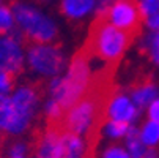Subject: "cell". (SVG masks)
<instances>
[{"instance_id": "obj_1", "label": "cell", "mask_w": 159, "mask_h": 158, "mask_svg": "<svg viewBox=\"0 0 159 158\" xmlns=\"http://www.w3.org/2000/svg\"><path fill=\"white\" fill-rule=\"evenodd\" d=\"M134 41L135 40L126 32L110 24L104 14H96L90 26L84 48L102 62L120 63L121 55Z\"/></svg>"}, {"instance_id": "obj_6", "label": "cell", "mask_w": 159, "mask_h": 158, "mask_svg": "<svg viewBox=\"0 0 159 158\" xmlns=\"http://www.w3.org/2000/svg\"><path fill=\"white\" fill-rule=\"evenodd\" d=\"M157 95V89L153 84L151 78L145 73L137 74L131 82V97L134 101V106L137 109H142L147 106V103L153 101Z\"/></svg>"}, {"instance_id": "obj_3", "label": "cell", "mask_w": 159, "mask_h": 158, "mask_svg": "<svg viewBox=\"0 0 159 158\" xmlns=\"http://www.w3.org/2000/svg\"><path fill=\"white\" fill-rule=\"evenodd\" d=\"M104 16L110 24L121 29L134 40L140 36L143 17L140 13L139 0H115Z\"/></svg>"}, {"instance_id": "obj_2", "label": "cell", "mask_w": 159, "mask_h": 158, "mask_svg": "<svg viewBox=\"0 0 159 158\" xmlns=\"http://www.w3.org/2000/svg\"><path fill=\"white\" fill-rule=\"evenodd\" d=\"M10 7L14 14V22L20 30L19 44L29 49L38 44L57 43V27L49 17L41 14L35 7L19 0H14Z\"/></svg>"}, {"instance_id": "obj_10", "label": "cell", "mask_w": 159, "mask_h": 158, "mask_svg": "<svg viewBox=\"0 0 159 158\" xmlns=\"http://www.w3.org/2000/svg\"><path fill=\"white\" fill-rule=\"evenodd\" d=\"M140 52L147 55L150 60H153L156 65H159V30H156L154 33H150L143 40Z\"/></svg>"}, {"instance_id": "obj_11", "label": "cell", "mask_w": 159, "mask_h": 158, "mask_svg": "<svg viewBox=\"0 0 159 158\" xmlns=\"http://www.w3.org/2000/svg\"><path fill=\"white\" fill-rule=\"evenodd\" d=\"M14 27V14L10 5H3L0 2V36L7 35Z\"/></svg>"}, {"instance_id": "obj_16", "label": "cell", "mask_w": 159, "mask_h": 158, "mask_svg": "<svg viewBox=\"0 0 159 158\" xmlns=\"http://www.w3.org/2000/svg\"><path fill=\"white\" fill-rule=\"evenodd\" d=\"M145 22H147V27L150 30H154V32L159 30V10L151 13V14H148L145 17Z\"/></svg>"}, {"instance_id": "obj_8", "label": "cell", "mask_w": 159, "mask_h": 158, "mask_svg": "<svg viewBox=\"0 0 159 158\" xmlns=\"http://www.w3.org/2000/svg\"><path fill=\"white\" fill-rule=\"evenodd\" d=\"M96 5V0H61L60 13L68 19H79L90 13Z\"/></svg>"}, {"instance_id": "obj_19", "label": "cell", "mask_w": 159, "mask_h": 158, "mask_svg": "<svg viewBox=\"0 0 159 158\" xmlns=\"http://www.w3.org/2000/svg\"><path fill=\"white\" fill-rule=\"evenodd\" d=\"M139 2H157V0H139Z\"/></svg>"}, {"instance_id": "obj_20", "label": "cell", "mask_w": 159, "mask_h": 158, "mask_svg": "<svg viewBox=\"0 0 159 158\" xmlns=\"http://www.w3.org/2000/svg\"><path fill=\"white\" fill-rule=\"evenodd\" d=\"M41 2H49V0H41Z\"/></svg>"}, {"instance_id": "obj_17", "label": "cell", "mask_w": 159, "mask_h": 158, "mask_svg": "<svg viewBox=\"0 0 159 158\" xmlns=\"http://www.w3.org/2000/svg\"><path fill=\"white\" fill-rule=\"evenodd\" d=\"M148 119L154 120V122H159V98L151 101L150 109H148Z\"/></svg>"}, {"instance_id": "obj_12", "label": "cell", "mask_w": 159, "mask_h": 158, "mask_svg": "<svg viewBox=\"0 0 159 158\" xmlns=\"http://www.w3.org/2000/svg\"><path fill=\"white\" fill-rule=\"evenodd\" d=\"M142 141L143 144L147 146H154L159 142V122H154V120H150L148 123H145L142 133Z\"/></svg>"}, {"instance_id": "obj_14", "label": "cell", "mask_w": 159, "mask_h": 158, "mask_svg": "<svg viewBox=\"0 0 159 158\" xmlns=\"http://www.w3.org/2000/svg\"><path fill=\"white\" fill-rule=\"evenodd\" d=\"M129 130V122H121V120H110L107 125V133L112 138H121Z\"/></svg>"}, {"instance_id": "obj_7", "label": "cell", "mask_w": 159, "mask_h": 158, "mask_svg": "<svg viewBox=\"0 0 159 158\" xmlns=\"http://www.w3.org/2000/svg\"><path fill=\"white\" fill-rule=\"evenodd\" d=\"M137 116V108H135L131 100L120 92L115 93L109 106V120H121V122H131Z\"/></svg>"}, {"instance_id": "obj_18", "label": "cell", "mask_w": 159, "mask_h": 158, "mask_svg": "<svg viewBox=\"0 0 159 158\" xmlns=\"http://www.w3.org/2000/svg\"><path fill=\"white\" fill-rule=\"evenodd\" d=\"M143 158H156V152H154L153 149H150V150H147V152H145Z\"/></svg>"}, {"instance_id": "obj_4", "label": "cell", "mask_w": 159, "mask_h": 158, "mask_svg": "<svg viewBox=\"0 0 159 158\" xmlns=\"http://www.w3.org/2000/svg\"><path fill=\"white\" fill-rule=\"evenodd\" d=\"M61 44H38L29 48V63L35 71L44 74H58L63 68Z\"/></svg>"}, {"instance_id": "obj_13", "label": "cell", "mask_w": 159, "mask_h": 158, "mask_svg": "<svg viewBox=\"0 0 159 158\" xmlns=\"http://www.w3.org/2000/svg\"><path fill=\"white\" fill-rule=\"evenodd\" d=\"M16 81H17L16 73H11V71H7V70L0 68V98L8 97V93L13 90Z\"/></svg>"}, {"instance_id": "obj_5", "label": "cell", "mask_w": 159, "mask_h": 158, "mask_svg": "<svg viewBox=\"0 0 159 158\" xmlns=\"http://www.w3.org/2000/svg\"><path fill=\"white\" fill-rule=\"evenodd\" d=\"M0 68L16 73L17 76L24 70V57L19 41L10 33L0 36Z\"/></svg>"}, {"instance_id": "obj_15", "label": "cell", "mask_w": 159, "mask_h": 158, "mask_svg": "<svg viewBox=\"0 0 159 158\" xmlns=\"http://www.w3.org/2000/svg\"><path fill=\"white\" fill-rule=\"evenodd\" d=\"M104 158H131V156L126 153L125 149H121V147L117 146V144H113L112 147H109V149L106 150Z\"/></svg>"}, {"instance_id": "obj_9", "label": "cell", "mask_w": 159, "mask_h": 158, "mask_svg": "<svg viewBox=\"0 0 159 158\" xmlns=\"http://www.w3.org/2000/svg\"><path fill=\"white\" fill-rule=\"evenodd\" d=\"M128 149H129V156L131 158H143L147 149L143 146L142 136H140V131L135 130V128H129L128 133Z\"/></svg>"}]
</instances>
